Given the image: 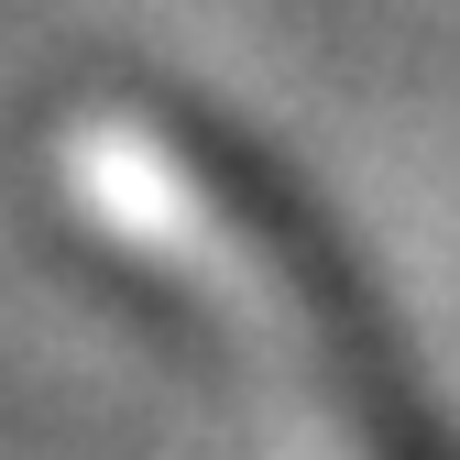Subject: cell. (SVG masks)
Segmentation results:
<instances>
[{
    "label": "cell",
    "instance_id": "obj_1",
    "mask_svg": "<svg viewBox=\"0 0 460 460\" xmlns=\"http://www.w3.org/2000/svg\"><path fill=\"white\" fill-rule=\"evenodd\" d=\"M66 198L121 263H154L230 340L285 351L362 438H428L406 351L373 318L351 252L252 143L208 132L176 99H99L66 121Z\"/></svg>",
    "mask_w": 460,
    "mask_h": 460
}]
</instances>
